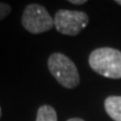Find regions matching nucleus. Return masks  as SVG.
Wrapping results in <instances>:
<instances>
[{
    "mask_svg": "<svg viewBox=\"0 0 121 121\" xmlns=\"http://www.w3.org/2000/svg\"><path fill=\"white\" fill-rule=\"evenodd\" d=\"M91 69L108 78H121V52L111 47L96 48L89 56Z\"/></svg>",
    "mask_w": 121,
    "mask_h": 121,
    "instance_id": "f257e3e1",
    "label": "nucleus"
},
{
    "mask_svg": "<svg viewBox=\"0 0 121 121\" xmlns=\"http://www.w3.org/2000/svg\"><path fill=\"white\" fill-rule=\"evenodd\" d=\"M10 11H11V7H10V4H6V2H1V1H0V22H1V20H4V18L10 13Z\"/></svg>",
    "mask_w": 121,
    "mask_h": 121,
    "instance_id": "0eeeda50",
    "label": "nucleus"
},
{
    "mask_svg": "<svg viewBox=\"0 0 121 121\" xmlns=\"http://www.w3.org/2000/svg\"><path fill=\"white\" fill-rule=\"evenodd\" d=\"M104 108L113 121H121V96H108L104 101Z\"/></svg>",
    "mask_w": 121,
    "mask_h": 121,
    "instance_id": "39448f33",
    "label": "nucleus"
},
{
    "mask_svg": "<svg viewBox=\"0 0 121 121\" xmlns=\"http://www.w3.org/2000/svg\"><path fill=\"white\" fill-rule=\"evenodd\" d=\"M22 24L31 34H42L54 26V19L42 4H30L22 13Z\"/></svg>",
    "mask_w": 121,
    "mask_h": 121,
    "instance_id": "7ed1b4c3",
    "label": "nucleus"
},
{
    "mask_svg": "<svg viewBox=\"0 0 121 121\" xmlns=\"http://www.w3.org/2000/svg\"><path fill=\"white\" fill-rule=\"evenodd\" d=\"M47 64L51 74L62 86L66 89H74L78 85L80 75L78 67L73 60L66 55L62 53H54L49 56Z\"/></svg>",
    "mask_w": 121,
    "mask_h": 121,
    "instance_id": "f03ea898",
    "label": "nucleus"
},
{
    "mask_svg": "<svg viewBox=\"0 0 121 121\" xmlns=\"http://www.w3.org/2000/svg\"><path fill=\"white\" fill-rule=\"evenodd\" d=\"M89 24V17L83 11L60 9L55 13L54 26L58 33L69 36L78 35Z\"/></svg>",
    "mask_w": 121,
    "mask_h": 121,
    "instance_id": "20e7f679",
    "label": "nucleus"
},
{
    "mask_svg": "<svg viewBox=\"0 0 121 121\" xmlns=\"http://www.w3.org/2000/svg\"><path fill=\"white\" fill-rule=\"evenodd\" d=\"M67 121H84V120L80 119V118H72V119H69Z\"/></svg>",
    "mask_w": 121,
    "mask_h": 121,
    "instance_id": "1a4fd4ad",
    "label": "nucleus"
},
{
    "mask_svg": "<svg viewBox=\"0 0 121 121\" xmlns=\"http://www.w3.org/2000/svg\"><path fill=\"white\" fill-rule=\"evenodd\" d=\"M116 4H120L121 6V0H117V1H116Z\"/></svg>",
    "mask_w": 121,
    "mask_h": 121,
    "instance_id": "9d476101",
    "label": "nucleus"
},
{
    "mask_svg": "<svg viewBox=\"0 0 121 121\" xmlns=\"http://www.w3.org/2000/svg\"><path fill=\"white\" fill-rule=\"evenodd\" d=\"M1 114H2V111H1V107H0V118H1Z\"/></svg>",
    "mask_w": 121,
    "mask_h": 121,
    "instance_id": "9b49d317",
    "label": "nucleus"
},
{
    "mask_svg": "<svg viewBox=\"0 0 121 121\" xmlns=\"http://www.w3.org/2000/svg\"><path fill=\"white\" fill-rule=\"evenodd\" d=\"M36 121H57V113L51 105H42L37 111Z\"/></svg>",
    "mask_w": 121,
    "mask_h": 121,
    "instance_id": "423d86ee",
    "label": "nucleus"
},
{
    "mask_svg": "<svg viewBox=\"0 0 121 121\" xmlns=\"http://www.w3.org/2000/svg\"><path fill=\"white\" fill-rule=\"evenodd\" d=\"M69 4H86V0H69Z\"/></svg>",
    "mask_w": 121,
    "mask_h": 121,
    "instance_id": "6e6552de",
    "label": "nucleus"
}]
</instances>
